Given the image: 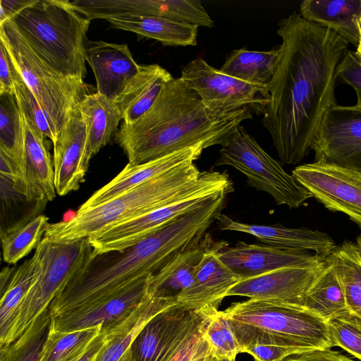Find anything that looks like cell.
Wrapping results in <instances>:
<instances>
[{"mask_svg":"<svg viewBox=\"0 0 361 361\" xmlns=\"http://www.w3.org/2000/svg\"><path fill=\"white\" fill-rule=\"evenodd\" d=\"M219 257L241 280L282 268L313 266L325 259L310 252L248 244L242 241L232 247L222 242L219 249Z\"/></svg>","mask_w":361,"mask_h":361,"instance_id":"16","label":"cell"},{"mask_svg":"<svg viewBox=\"0 0 361 361\" xmlns=\"http://www.w3.org/2000/svg\"><path fill=\"white\" fill-rule=\"evenodd\" d=\"M314 161L334 164L361 173V110L331 106L312 143Z\"/></svg>","mask_w":361,"mask_h":361,"instance_id":"13","label":"cell"},{"mask_svg":"<svg viewBox=\"0 0 361 361\" xmlns=\"http://www.w3.org/2000/svg\"><path fill=\"white\" fill-rule=\"evenodd\" d=\"M36 0H1L0 24L11 20L20 11L31 6Z\"/></svg>","mask_w":361,"mask_h":361,"instance_id":"46","label":"cell"},{"mask_svg":"<svg viewBox=\"0 0 361 361\" xmlns=\"http://www.w3.org/2000/svg\"><path fill=\"white\" fill-rule=\"evenodd\" d=\"M207 318V309L196 312L174 304L143 326L121 361H171Z\"/></svg>","mask_w":361,"mask_h":361,"instance_id":"11","label":"cell"},{"mask_svg":"<svg viewBox=\"0 0 361 361\" xmlns=\"http://www.w3.org/2000/svg\"><path fill=\"white\" fill-rule=\"evenodd\" d=\"M208 322L204 336L216 360L235 358L242 353L231 322L224 312L216 308H208Z\"/></svg>","mask_w":361,"mask_h":361,"instance_id":"38","label":"cell"},{"mask_svg":"<svg viewBox=\"0 0 361 361\" xmlns=\"http://www.w3.org/2000/svg\"><path fill=\"white\" fill-rule=\"evenodd\" d=\"M87 129V155L90 159L110 140L123 116L114 100L88 93L78 104Z\"/></svg>","mask_w":361,"mask_h":361,"instance_id":"29","label":"cell"},{"mask_svg":"<svg viewBox=\"0 0 361 361\" xmlns=\"http://www.w3.org/2000/svg\"><path fill=\"white\" fill-rule=\"evenodd\" d=\"M212 357L208 343L205 344L200 353L192 361H209Z\"/></svg>","mask_w":361,"mask_h":361,"instance_id":"48","label":"cell"},{"mask_svg":"<svg viewBox=\"0 0 361 361\" xmlns=\"http://www.w3.org/2000/svg\"><path fill=\"white\" fill-rule=\"evenodd\" d=\"M52 326L48 307L9 345L0 347V361H41Z\"/></svg>","mask_w":361,"mask_h":361,"instance_id":"36","label":"cell"},{"mask_svg":"<svg viewBox=\"0 0 361 361\" xmlns=\"http://www.w3.org/2000/svg\"><path fill=\"white\" fill-rule=\"evenodd\" d=\"M104 340L105 334L102 330L84 351L67 361H92L104 345Z\"/></svg>","mask_w":361,"mask_h":361,"instance_id":"47","label":"cell"},{"mask_svg":"<svg viewBox=\"0 0 361 361\" xmlns=\"http://www.w3.org/2000/svg\"><path fill=\"white\" fill-rule=\"evenodd\" d=\"M356 244L358 246L359 249L361 250V235H358L356 238Z\"/></svg>","mask_w":361,"mask_h":361,"instance_id":"50","label":"cell"},{"mask_svg":"<svg viewBox=\"0 0 361 361\" xmlns=\"http://www.w3.org/2000/svg\"><path fill=\"white\" fill-rule=\"evenodd\" d=\"M326 259L309 267H293L242 279L228 291L227 296L277 301L304 307L305 295L325 267Z\"/></svg>","mask_w":361,"mask_h":361,"instance_id":"15","label":"cell"},{"mask_svg":"<svg viewBox=\"0 0 361 361\" xmlns=\"http://www.w3.org/2000/svg\"><path fill=\"white\" fill-rule=\"evenodd\" d=\"M235 358L233 359H223V360H216V361H235Z\"/></svg>","mask_w":361,"mask_h":361,"instance_id":"51","label":"cell"},{"mask_svg":"<svg viewBox=\"0 0 361 361\" xmlns=\"http://www.w3.org/2000/svg\"><path fill=\"white\" fill-rule=\"evenodd\" d=\"M180 78L209 110L230 113L247 109L264 115L270 102L267 86L248 83L222 73L197 57L184 66Z\"/></svg>","mask_w":361,"mask_h":361,"instance_id":"10","label":"cell"},{"mask_svg":"<svg viewBox=\"0 0 361 361\" xmlns=\"http://www.w3.org/2000/svg\"><path fill=\"white\" fill-rule=\"evenodd\" d=\"M252 118L247 109L209 110L180 77H173L142 116L132 124L121 123L115 140L128 164L137 165L188 147L223 145L242 122Z\"/></svg>","mask_w":361,"mask_h":361,"instance_id":"3","label":"cell"},{"mask_svg":"<svg viewBox=\"0 0 361 361\" xmlns=\"http://www.w3.org/2000/svg\"><path fill=\"white\" fill-rule=\"evenodd\" d=\"M209 361H216V360L212 356Z\"/></svg>","mask_w":361,"mask_h":361,"instance_id":"52","label":"cell"},{"mask_svg":"<svg viewBox=\"0 0 361 361\" xmlns=\"http://www.w3.org/2000/svg\"><path fill=\"white\" fill-rule=\"evenodd\" d=\"M39 244L42 249V272L18 308L8 336L0 347L17 339L49 306L92 255L87 238L68 242H55L42 238Z\"/></svg>","mask_w":361,"mask_h":361,"instance_id":"9","label":"cell"},{"mask_svg":"<svg viewBox=\"0 0 361 361\" xmlns=\"http://www.w3.org/2000/svg\"><path fill=\"white\" fill-rule=\"evenodd\" d=\"M25 130L24 172L22 195L40 204L52 201L56 195L54 164L45 136L23 114Z\"/></svg>","mask_w":361,"mask_h":361,"instance_id":"22","label":"cell"},{"mask_svg":"<svg viewBox=\"0 0 361 361\" xmlns=\"http://www.w3.org/2000/svg\"><path fill=\"white\" fill-rule=\"evenodd\" d=\"M0 39L48 116L56 137L73 109L88 94L84 81L65 78L52 69L30 48L11 20L0 24Z\"/></svg>","mask_w":361,"mask_h":361,"instance_id":"6","label":"cell"},{"mask_svg":"<svg viewBox=\"0 0 361 361\" xmlns=\"http://www.w3.org/2000/svg\"><path fill=\"white\" fill-rule=\"evenodd\" d=\"M207 312L206 321L188 337L171 361H192L205 345L204 332L209 318L208 310Z\"/></svg>","mask_w":361,"mask_h":361,"instance_id":"44","label":"cell"},{"mask_svg":"<svg viewBox=\"0 0 361 361\" xmlns=\"http://www.w3.org/2000/svg\"><path fill=\"white\" fill-rule=\"evenodd\" d=\"M202 145L188 147L137 165L128 164L110 182L94 192L80 207L97 206L123 192L158 177L186 162L195 161L204 149Z\"/></svg>","mask_w":361,"mask_h":361,"instance_id":"23","label":"cell"},{"mask_svg":"<svg viewBox=\"0 0 361 361\" xmlns=\"http://www.w3.org/2000/svg\"><path fill=\"white\" fill-rule=\"evenodd\" d=\"M231 324L242 347V353L251 355L255 361H283L294 355L314 351L308 348L290 344L251 326L231 322Z\"/></svg>","mask_w":361,"mask_h":361,"instance_id":"34","label":"cell"},{"mask_svg":"<svg viewBox=\"0 0 361 361\" xmlns=\"http://www.w3.org/2000/svg\"><path fill=\"white\" fill-rule=\"evenodd\" d=\"M283 361H355V360L341 351L328 349L294 355Z\"/></svg>","mask_w":361,"mask_h":361,"instance_id":"45","label":"cell"},{"mask_svg":"<svg viewBox=\"0 0 361 361\" xmlns=\"http://www.w3.org/2000/svg\"><path fill=\"white\" fill-rule=\"evenodd\" d=\"M292 175L327 209L346 214L361 228V173L314 161L295 167Z\"/></svg>","mask_w":361,"mask_h":361,"instance_id":"12","label":"cell"},{"mask_svg":"<svg viewBox=\"0 0 361 361\" xmlns=\"http://www.w3.org/2000/svg\"><path fill=\"white\" fill-rule=\"evenodd\" d=\"M11 20L34 52L65 78L83 80L90 20L67 0H36Z\"/></svg>","mask_w":361,"mask_h":361,"instance_id":"5","label":"cell"},{"mask_svg":"<svg viewBox=\"0 0 361 361\" xmlns=\"http://www.w3.org/2000/svg\"><path fill=\"white\" fill-rule=\"evenodd\" d=\"M328 324L334 347L341 348L361 361V319L348 312Z\"/></svg>","mask_w":361,"mask_h":361,"instance_id":"40","label":"cell"},{"mask_svg":"<svg viewBox=\"0 0 361 361\" xmlns=\"http://www.w3.org/2000/svg\"><path fill=\"white\" fill-rule=\"evenodd\" d=\"M221 244L214 243L204 253L191 285L177 298L178 305L196 312L218 309L230 289L241 280L220 259Z\"/></svg>","mask_w":361,"mask_h":361,"instance_id":"20","label":"cell"},{"mask_svg":"<svg viewBox=\"0 0 361 361\" xmlns=\"http://www.w3.org/2000/svg\"><path fill=\"white\" fill-rule=\"evenodd\" d=\"M216 221L221 230L250 234L273 247L298 251H312L323 259L330 256L338 246L327 233L308 228L243 223L222 213L216 217Z\"/></svg>","mask_w":361,"mask_h":361,"instance_id":"19","label":"cell"},{"mask_svg":"<svg viewBox=\"0 0 361 361\" xmlns=\"http://www.w3.org/2000/svg\"><path fill=\"white\" fill-rule=\"evenodd\" d=\"M152 274L145 276L115 296L52 318L51 330L69 332L101 326L106 329L135 310L149 295Z\"/></svg>","mask_w":361,"mask_h":361,"instance_id":"18","label":"cell"},{"mask_svg":"<svg viewBox=\"0 0 361 361\" xmlns=\"http://www.w3.org/2000/svg\"><path fill=\"white\" fill-rule=\"evenodd\" d=\"M172 78L167 70L158 64L140 65L137 73L114 100L123 123L132 124L142 116Z\"/></svg>","mask_w":361,"mask_h":361,"instance_id":"25","label":"cell"},{"mask_svg":"<svg viewBox=\"0 0 361 361\" xmlns=\"http://www.w3.org/2000/svg\"><path fill=\"white\" fill-rule=\"evenodd\" d=\"M215 219L213 209L203 204L130 247L92 254L50 303L52 318L112 298L154 274L177 254L200 243Z\"/></svg>","mask_w":361,"mask_h":361,"instance_id":"2","label":"cell"},{"mask_svg":"<svg viewBox=\"0 0 361 361\" xmlns=\"http://www.w3.org/2000/svg\"><path fill=\"white\" fill-rule=\"evenodd\" d=\"M14 95L21 113L53 143L56 137L49 119L22 76L14 82Z\"/></svg>","mask_w":361,"mask_h":361,"instance_id":"41","label":"cell"},{"mask_svg":"<svg viewBox=\"0 0 361 361\" xmlns=\"http://www.w3.org/2000/svg\"><path fill=\"white\" fill-rule=\"evenodd\" d=\"M342 285L350 314L361 319V250L345 240L328 257Z\"/></svg>","mask_w":361,"mask_h":361,"instance_id":"35","label":"cell"},{"mask_svg":"<svg viewBox=\"0 0 361 361\" xmlns=\"http://www.w3.org/2000/svg\"><path fill=\"white\" fill-rule=\"evenodd\" d=\"M49 224L45 215H38L23 226L1 235L4 261L14 264L28 255L42 240Z\"/></svg>","mask_w":361,"mask_h":361,"instance_id":"37","label":"cell"},{"mask_svg":"<svg viewBox=\"0 0 361 361\" xmlns=\"http://www.w3.org/2000/svg\"><path fill=\"white\" fill-rule=\"evenodd\" d=\"M54 145V185L63 196L79 188L90 159L87 155V129L78 106L59 132Z\"/></svg>","mask_w":361,"mask_h":361,"instance_id":"17","label":"cell"},{"mask_svg":"<svg viewBox=\"0 0 361 361\" xmlns=\"http://www.w3.org/2000/svg\"><path fill=\"white\" fill-rule=\"evenodd\" d=\"M221 192H200L137 218L108 226L87 238L92 247V254L121 251L130 247L176 218L200 207Z\"/></svg>","mask_w":361,"mask_h":361,"instance_id":"14","label":"cell"},{"mask_svg":"<svg viewBox=\"0 0 361 361\" xmlns=\"http://www.w3.org/2000/svg\"><path fill=\"white\" fill-rule=\"evenodd\" d=\"M20 77L4 42L0 39V94H14V82Z\"/></svg>","mask_w":361,"mask_h":361,"instance_id":"43","label":"cell"},{"mask_svg":"<svg viewBox=\"0 0 361 361\" xmlns=\"http://www.w3.org/2000/svg\"><path fill=\"white\" fill-rule=\"evenodd\" d=\"M232 190V183L226 173L200 172L194 161H188L101 204L80 207L68 219L49 224L43 238L55 242L87 238L108 226L137 218L196 193Z\"/></svg>","mask_w":361,"mask_h":361,"instance_id":"4","label":"cell"},{"mask_svg":"<svg viewBox=\"0 0 361 361\" xmlns=\"http://www.w3.org/2000/svg\"><path fill=\"white\" fill-rule=\"evenodd\" d=\"M224 312L231 322L266 331L294 345L313 350L334 348L328 322L304 307L249 299L233 303Z\"/></svg>","mask_w":361,"mask_h":361,"instance_id":"7","label":"cell"},{"mask_svg":"<svg viewBox=\"0 0 361 361\" xmlns=\"http://www.w3.org/2000/svg\"><path fill=\"white\" fill-rule=\"evenodd\" d=\"M216 166H231L247 178L249 185L270 195L278 204L298 208L310 197L292 174L268 154L241 125L221 145Z\"/></svg>","mask_w":361,"mask_h":361,"instance_id":"8","label":"cell"},{"mask_svg":"<svg viewBox=\"0 0 361 361\" xmlns=\"http://www.w3.org/2000/svg\"><path fill=\"white\" fill-rule=\"evenodd\" d=\"M278 26L281 53L262 122L281 160L295 164L312 150L326 112L336 104V71L348 43L295 12Z\"/></svg>","mask_w":361,"mask_h":361,"instance_id":"1","label":"cell"},{"mask_svg":"<svg viewBox=\"0 0 361 361\" xmlns=\"http://www.w3.org/2000/svg\"><path fill=\"white\" fill-rule=\"evenodd\" d=\"M102 331L101 326L69 332H49L41 361H67L84 351Z\"/></svg>","mask_w":361,"mask_h":361,"instance_id":"39","label":"cell"},{"mask_svg":"<svg viewBox=\"0 0 361 361\" xmlns=\"http://www.w3.org/2000/svg\"><path fill=\"white\" fill-rule=\"evenodd\" d=\"M355 24L359 35V39L355 53L361 61V14L355 18Z\"/></svg>","mask_w":361,"mask_h":361,"instance_id":"49","label":"cell"},{"mask_svg":"<svg viewBox=\"0 0 361 361\" xmlns=\"http://www.w3.org/2000/svg\"><path fill=\"white\" fill-rule=\"evenodd\" d=\"M111 27L155 39L164 46H195L198 27L157 16H123L106 19Z\"/></svg>","mask_w":361,"mask_h":361,"instance_id":"27","label":"cell"},{"mask_svg":"<svg viewBox=\"0 0 361 361\" xmlns=\"http://www.w3.org/2000/svg\"><path fill=\"white\" fill-rule=\"evenodd\" d=\"M85 57L95 78L97 92L113 100L137 73L140 66L126 44L88 41Z\"/></svg>","mask_w":361,"mask_h":361,"instance_id":"21","label":"cell"},{"mask_svg":"<svg viewBox=\"0 0 361 361\" xmlns=\"http://www.w3.org/2000/svg\"><path fill=\"white\" fill-rule=\"evenodd\" d=\"M304 306L327 322L349 312L342 285L329 257L324 269L307 291Z\"/></svg>","mask_w":361,"mask_h":361,"instance_id":"33","label":"cell"},{"mask_svg":"<svg viewBox=\"0 0 361 361\" xmlns=\"http://www.w3.org/2000/svg\"><path fill=\"white\" fill-rule=\"evenodd\" d=\"M176 303V300L155 298L149 293L135 310L102 330L104 343L92 361H121L143 326L157 314Z\"/></svg>","mask_w":361,"mask_h":361,"instance_id":"24","label":"cell"},{"mask_svg":"<svg viewBox=\"0 0 361 361\" xmlns=\"http://www.w3.org/2000/svg\"><path fill=\"white\" fill-rule=\"evenodd\" d=\"M42 270V249L39 243L33 256L13 271L6 285L1 289L0 346L8 336L18 308Z\"/></svg>","mask_w":361,"mask_h":361,"instance_id":"30","label":"cell"},{"mask_svg":"<svg viewBox=\"0 0 361 361\" xmlns=\"http://www.w3.org/2000/svg\"><path fill=\"white\" fill-rule=\"evenodd\" d=\"M0 149L8 155L17 168L19 180L13 189L22 195L25 130L22 113L13 94H0Z\"/></svg>","mask_w":361,"mask_h":361,"instance_id":"31","label":"cell"},{"mask_svg":"<svg viewBox=\"0 0 361 361\" xmlns=\"http://www.w3.org/2000/svg\"><path fill=\"white\" fill-rule=\"evenodd\" d=\"M336 78L340 82L350 85L357 94L353 106L361 110V61L355 51L348 50L338 66Z\"/></svg>","mask_w":361,"mask_h":361,"instance_id":"42","label":"cell"},{"mask_svg":"<svg viewBox=\"0 0 361 361\" xmlns=\"http://www.w3.org/2000/svg\"><path fill=\"white\" fill-rule=\"evenodd\" d=\"M300 11L305 20L330 28L357 47L355 18L361 14V0H304Z\"/></svg>","mask_w":361,"mask_h":361,"instance_id":"28","label":"cell"},{"mask_svg":"<svg viewBox=\"0 0 361 361\" xmlns=\"http://www.w3.org/2000/svg\"><path fill=\"white\" fill-rule=\"evenodd\" d=\"M208 236L174 256L152 274L149 293L155 298L176 300L192 283L204 253L213 245Z\"/></svg>","mask_w":361,"mask_h":361,"instance_id":"26","label":"cell"},{"mask_svg":"<svg viewBox=\"0 0 361 361\" xmlns=\"http://www.w3.org/2000/svg\"><path fill=\"white\" fill-rule=\"evenodd\" d=\"M280 53L279 47L267 51L235 49L219 70L242 81L267 86L275 74Z\"/></svg>","mask_w":361,"mask_h":361,"instance_id":"32","label":"cell"}]
</instances>
